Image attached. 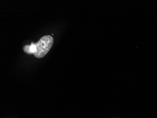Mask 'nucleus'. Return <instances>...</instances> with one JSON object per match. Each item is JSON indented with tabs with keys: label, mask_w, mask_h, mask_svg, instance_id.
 <instances>
[{
	"label": "nucleus",
	"mask_w": 157,
	"mask_h": 118,
	"mask_svg": "<svg viewBox=\"0 0 157 118\" xmlns=\"http://www.w3.org/2000/svg\"><path fill=\"white\" fill-rule=\"evenodd\" d=\"M54 39L52 36L46 35L40 38L35 43V52L33 54L35 57L41 58L45 56L49 52L53 44Z\"/></svg>",
	"instance_id": "nucleus-1"
},
{
	"label": "nucleus",
	"mask_w": 157,
	"mask_h": 118,
	"mask_svg": "<svg viewBox=\"0 0 157 118\" xmlns=\"http://www.w3.org/2000/svg\"><path fill=\"white\" fill-rule=\"evenodd\" d=\"M24 52L28 54H33L35 52V43H31V45L27 44L24 46L23 48Z\"/></svg>",
	"instance_id": "nucleus-2"
}]
</instances>
